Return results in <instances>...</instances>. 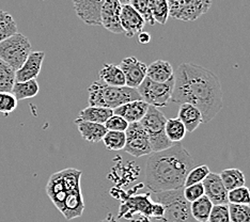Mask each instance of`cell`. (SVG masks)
<instances>
[{
	"label": "cell",
	"mask_w": 250,
	"mask_h": 222,
	"mask_svg": "<svg viewBox=\"0 0 250 222\" xmlns=\"http://www.w3.org/2000/svg\"><path fill=\"white\" fill-rule=\"evenodd\" d=\"M208 222H230L229 203L214 204Z\"/></svg>",
	"instance_id": "8d00e7d4"
},
{
	"label": "cell",
	"mask_w": 250,
	"mask_h": 222,
	"mask_svg": "<svg viewBox=\"0 0 250 222\" xmlns=\"http://www.w3.org/2000/svg\"><path fill=\"white\" fill-rule=\"evenodd\" d=\"M195 167V161L180 144L153 152L146 167V182L153 192L184 187L186 176Z\"/></svg>",
	"instance_id": "7a4b0ae2"
},
{
	"label": "cell",
	"mask_w": 250,
	"mask_h": 222,
	"mask_svg": "<svg viewBox=\"0 0 250 222\" xmlns=\"http://www.w3.org/2000/svg\"><path fill=\"white\" fill-rule=\"evenodd\" d=\"M104 0H73L77 16L84 24L101 26V8Z\"/></svg>",
	"instance_id": "5bb4252c"
},
{
	"label": "cell",
	"mask_w": 250,
	"mask_h": 222,
	"mask_svg": "<svg viewBox=\"0 0 250 222\" xmlns=\"http://www.w3.org/2000/svg\"><path fill=\"white\" fill-rule=\"evenodd\" d=\"M171 101L189 102L202 115V123H208L224 107V92L219 78L212 71L191 62H184L174 73Z\"/></svg>",
	"instance_id": "6da1fadb"
},
{
	"label": "cell",
	"mask_w": 250,
	"mask_h": 222,
	"mask_svg": "<svg viewBox=\"0 0 250 222\" xmlns=\"http://www.w3.org/2000/svg\"><path fill=\"white\" fill-rule=\"evenodd\" d=\"M129 4L144 17L146 24L150 26L155 25V20L153 19L151 10H150L149 0H130Z\"/></svg>",
	"instance_id": "836d02e7"
},
{
	"label": "cell",
	"mask_w": 250,
	"mask_h": 222,
	"mask_svg": "<svg viewBox=\"0 0 250 222\" xmlns=\"http://www.w3.org/2000/svg\"><path fill=\"white\" fill-rule=\"evenodd\" d=\"M138 34V42L141 44H147L151 41V36L149 32H145L144 30L137 33Z\"/></svg>",
	"instance_id": "b9f144b4"
},
{
	"label": "cell",
	"mask_w": 250,
	"mask_h": 222,
	"mask_svg": "<svg viewBox=\"0 0 250 222\" xmlns=\"http://www.w3.org/2000/svg\"><path fill=\"white\" fill-rule=\"evenodd\" d=\"M152 208L153 200L150 198V195L145 193V195L128 197L125 199L124 203L121 204L120 210H119V218L125 217L126 215H128L129 217H132L133 215L139 213V215L144 216L146 219L151 220Z\"/></svg>",
	"instance_id": "8fae6325"
},
{
	"label": "cell",
	"mask_w": 250,
	"mask_h": 222,
	"mask_svg": "<svg viewBox=\"0 0 250 222\" xmlns=\"http://www.w3.org/2000/svg\"><path fill=\"white\" fill-rule=\"evenodd\" d=\"M128 122L121 116L113 115L106 120L104 123L107 130H117V132H125L128 126Z\"/></svg>",
	"instance_id": "f35d334b"
},
{
	"label": "cell",
	"mask_w": 250,
	"mask_h": 222,
	"mask_svg": "<svg viewBox=\"0 0 250 222\" xmlns=\"http://www.w3.org/2000/svg\"><path fill=\"white\" fill-rule=\"evenodd\" d=\"M204 196L213 204H228V189L225 187L223 180L217 173L209 172L202 182Z\"/></svg>",
	"instance_id": "4fadbf2b"
},
{
	"label": "cell",
	"mask_w": 250,
	"mask_h": 222,
	"mask_svg": "<svg viewBox=\"0 0 250 222\" xmlns=\"http://www.w3.org/2000/svg\"><path fill=\"white\" fill-rule=\"evenodd\" d=\"M46 192L50 199V201L54 203L57 209L61 213L63 210L65 199L67 196V191L63 184V180H62L61 171L54 173L48 180V183L46 186Z\"/></svg>",
	"instance_id": "ac0fdd59"
},
{
	"label": "cell",
	"mask_w": 250,
	"mask_h": 222,
	"mask_svg": "<svg viewBox=\"0 0 250 222\" xmlns=\"http://www.w3.org/2000/svg\"><path fill=\"white\" fill-rule=\"evenodd\" d=\"M102 141L104 142L106 149L110 151H121L124 149L126 137H125V132L107 130V133L103 137Z\"/></svg>",
	"instance_id": "f546056e"
},
{
	"label": "cell",
	"mask_w": 250,
	"mask_h": 222,
	"mask_svg": "<svg viewBox=\"0 0 250 222\" xmlns=\"http://www.w3.org/2000/svg\"><path fill=\"white\" fill-rule=\"evenodd\" d=\"M229 203L250 204V189L245 185L228 191Z\"/></svg>",
	"instance_id": "e575fe53"
},
{
	"label": "cell",
	"mask_w": 250,
	"mask_h": 222,
	"mask_svg": "<svg viewBox=\"0 0 250 222\" xmlns=\"http://www.w3.org/2000/svg\"><path fill=\"white\" fill-rule=\"evenodd\" d=\"M230 221L250 222V204L229 203Z\"/></svg>",
	"instance_id": "d6a6232c"
},
{
	"label": "cell",
	"mask_w": 250,
	"mask_h": 222,
	"mask_svg": "<svg viewBox=\"0 0 250 222\" xmlns=\"http://www.w3.org/2000/svg\"><path fill=\"white\" fill-rule=\"evenodd\" d=\"M149 104L144 100H134L125 102V104L119 106L113 109V113L124 118L128 123L140 122L147 111Z\"/></svg>",
	"instance_id": "e0dca14e"
},
{
	"label": "cell",
	"mask_w": 250,
	"mask_h": 222,
	"mask_svg": "<svg viewBox=\"0 0 250 222\" xmlns=\"http://www.w3.org/2000/svg\"><path fill=\"white\" fill-rule=\"evenodd\" d=\"M213 203L207 196H203L190 203V212L192 217L199 222H208L209 214L213 207Z\"/></svg>",
	"instance_id": "484cf974"
},
{
	"label": "cell",
	"mask_w": 250,
	"mask_h": 222,
	"mask_svg": "<svg viewBox=\"0 0 250 222\" xmlns=\"http://www.w3.org/2000/svg\"><path fill=\"white\" fill-rule=\"evenodd\" d=\"M18 101L12 92H0V112L8 116L18 108Z\"/></svg>",
	"instance_id": "74e56055"
},
{
	"label": "cell",
	"mask_w": 250,
	"mask_h": 222,
	"mask_svg": "<svg viewBox=\"0 0 250 222\" xmlns=\"http://www.w3.org/2000/svg\"><path fill=\"white\" fill-rule=\"evenodd\" d=\"M150 10L155 22L165 25L169 17V8L167 0H149Z\"/></svg>",
	"instance_id": "4dcf8cb0"
},
{
	"label": "cell",
	"mask_w": 250,
	"mask_h": 222,
	"mask_svg": "<svg viewBox=\"0 0 250 222\" xmlns=\"http://www.w3.org/2000/svg\"><path fill=\"white\" fill-rule=\"evenodd\" d=\"M129 1H130V0H120V2H121L122 4H126V3H129Z\"/></svg>",
	"instance_id": "7bdbcfd3"
},
{
	"label": "cell",
	"mask_w": 250,
	"mask_h": 222,
	"mask_svg": "<svg viewBox=\"0 0 250 222\" xmlns=\"http://www.w3.org/2000/svg\"><path fill=\"white\" fill-rule=\"evenodd\" d=\"M173 75V67L166 60H156L146 67V77L154 81H167Z\"/></svg>",
	"instance_id": "7402d4cb"
},
{
	"label": "cell",
	"mask_w": 250,
	"mask_h": 222,
	"mask_svg": "<svg viewBox=\"0 0 250 222\" xmlns=\"http://www.w3.org/2000/svg\"><path fill=\"white\" fill-rule=\"evenodd\" d=\"M75 124L77 125L78 132L82 135L83 139L88 142H92V143H99L107 133L105 125L101 123H94L76 119Z\"/></svg>",
	"instance_id": "d6986e66"
},
{
	"label": "cell",
	"mask_w": 250,
	"mask_h": 222,
	"mask_svg": "<svg viewBox=\"0 0 250 222\" xmlns=\"http://www.w3.org/2000/svg\"><path fill=\"white\" fill-rule=\"evenodd\" d=\"M209 172H211V171H209V168L207 166V164H202V166H199V167H194L186 176L184 187L192 185V184H197V183H202L203 180L207 178V175Z\"/></svg>",
	"instance_id": "d590c367"
},
{
	"label": "cell",
	"mask_w": 250,
	"mask_h": 222,
	"mask_svg": "<svg viewBox=\"0 0 250 222\" xmlns=\"http://www.w3.org/2000/svg\"><path fill=\"white\" fill-rule=\"evenodd\" d=\"M169 16L183 21H194L208 12L212 0H167Z\"/></svg>",
	"instance_id": "ba28073f"
},
{
	"label": "cell",
	"mask_w": 250,
	"mask_h": 222,
	"mask_svg": "<svg viewBox=\"0 0 250 222\" xmlns=\"http://www.w3.org/2000/svg\"><path fill=\"white\" fill-rule=\"evenodd\" d=\"M45 58L44 51H31L19 70L15 71L16 81H26L37 79L41 72Z\"/></svg>",
	"instance_id": "9a60e30c"
},
{
	"label": "cell",
	"mask_w": 250,
	"mask_h": 222,
	"mask_svg": "<svg viewBox=\"0 0 250 222\" xmlns=\"http://www.w3.org/2000/svg\"><path fill=\"white\" fill-rule=\"evenodd\" d=\"M178 118L185 125L187 133H192L202 123L201 111L189 102H182L179 108Z\"/></svg>",
	"instance_id": "44dd1931"
},
{
	"label": "cell",
	"mask_w": 250,
	"mask_h": 222,
	"mask_svg": "<svg viewBox=\"0 0 250 222\" xmlns=\"http://www.w3.org/2000/svg\"><path fill=\"white\" fill-rule=\"evenodd\" d=\"M165 130H166L168 139L173 142V143H178V142L183 140L187 133L185 125L179 118H172L167 120Z\"/></svg>",
	"instance_id": "83f0119b"
},
{
	"label": "cell",
	"mask_w": 250,
	"mask_h": 222,
	"mask_svg": "<svg viewBox=\"0 0 250 222\" xmlns=\"http://www.w3.org/2000/svg\"><path fill=\"white\" fill-rule=\"evenodd\" d=\"M220 178L223 180L225 187L228 190L234 189L236 187H241L246 184V178L243 171L236 168L225 169L220 172Z\"/></svg>",
	"instance_id": "4316f807"
},
{
	"label": "cell",
	"mask_w": 250,
	"mask_h": 222,
	"mask_svg": "<svg viewBox=\"0 0 250 222\" xmlns=\"http://www.w3.org/2000/svg\"><path fill=\"white\" fill-rule=\"evenodd\" d=\"M165 215V208L161 203L153 201V208H152V219L163 220Z\"/></svg>",
	"instance_id": "60d3db41"
},
{
	"label": "cell",
	"mask_w": 250,
	"mask_h": 222,
	"mask_svg": "<svg viewBox=\"0 0 250 222\" xmlns=\"http://www.w3.org/2000/svg\"><path fill=\"white\" fill-rule=\"evenodd\" d=\"M88 93L89 105L110 108L112 110L125 102L141 99L137 89L127 85L124 87L109 85L102 81L91 83L88 88Z\"/></svg>",
	"instance_id": "3957f363"
},
{
	"label": "cell",
	"mask_w": 250,
	"mask_h": 222,
	"mask_svg": "<svg viewBox=\"0 0 250 222\" xmlns=\"http://www.w3.org/2000/svg\"><path fill=\"white\" fill-rule=\"evenodd\" d=\"M166 122L167 119L164 113L157 107L151 105L147 108L146 116L141 119L140 123L149 136L153 152L168 149L173 145V142L168 139L165 130Z\"/></svg>",
	"instance_id": "5b68a950"
},
{
	"label": "cell",
	"mask_w": 250,
	"mask_h": 222,
	"mask_svg": "<svg viewBox=\"0 0 250 222\" xmlns=\"http://www.w3.org/2000/svg\"><path fill=\"white\" fill-rule=\"evenodd\" d=\"M112 115L113 110L110 109V108L90 105L89 107L84 108V109L79 112L77 119L83 120V121L104 124L106 122V120Z\"/></svg>",
	"instance_id": "cb8c5ba5"
},
{
	"label": "cell",
	"mask_w": 250,
	"mask_h": 222,
	"mask_svg": "<svg viewBox=\"0 0 250 222\" xmlns=\"http://www.w3.org/2000/svg\"><path fill=\"white\" fill-rule=\"evenodd\" d=\"M31 51L29 39L19 32L0 42V59L14 71L19 70Z\"/></svg>",
	"instance_id": "8992f818"
},
{
	"label": "cell",
	"mask_w": 250,
	"mask_h": 222,
	"mask_svg": "<svg viewBox=\"0 0 250 222\" xmlns=\"http://www.w3.org/2000/svg\"><path fill=\"white\" fill-rule=\"evenodd\" d=\"M120 20L123 33L127 38H133L135 34L143 31L144 27L146 26L144 17L141 16L129 3L122 4Z\"/></svg>",
	"instance_id": "2e32d148"
},
{
	"label": "cell",
	"mask_w": 250,
	"mask_h": 222,
	"mask_svg": "<svg viewBox=\"0 0 250 222\" xmlns=\"http://www.w3.org/2000/svg\"><path fill=\"white\" fill-rule=\"evenodd\" d=\"M100 81L109 84L116 85V87H124L126 85V79H125L124 73L120 65L116 64H104L100 71Z\"/></svg>",
	"instance_id": "603a6c76"
},
{
	"label": "cell",
	"mask_w": 250,
	"mask_h": 222,
	"mask_svg": "<svg viewBox=\"0 0 250 222\" xmlns=\"http://www.w3.org/2000/svg\"><path fill=\"white\" fill-rule=\"evenodd\" d=\"M121 9L122 3L120 0H104L100 13L101 26L112 33H123L120 20Z\"/></svg>",
	"instance_id": "30bf717a"
},
{
	"label": "cell",
	"mask_w": 250,
	"mask_h": 222,
	"mask_svg": "<svg viewBox=\"0 0 250 222\" xmlns=\"http://www.w3.org/2000/svg\"><path fill=\"white\" fill-rule=\"evenodd\" d=\"M84 210V201L82 189L67 192L64 207L61 214L66 220H72L81 217Z\"/></svg>",
	"instance_id": "ffe728a7"
},
{
	"label": "cell",
	"mask_w": 250,
	"mask_h": 222,
	"mask_svg": "<svg viewBox=\"0 0 250 222\" xmlns=\"http://www.w3.org/2000/svg\"><path fill=\"white\" fill-rule=\"evenodd\" d=\"M40 92V85L37 81V79H30L26 81H15L12 93L15 95L18 101L32 99Z\"/></svg>",
	"instance_id": "d4e9b609"
},
{
	"label": "cell",
	"mask_w": 250,
	"mask_h": 222,
	"mask_svg": "<svg viewBox=\"0 0 250 222\" xmlns=\"http://www.w3.org/2000/svg\"><path fill=\"white\" fill-rule=\"evenodd\" d=\"M18 32V25L13 16L0 10V42Z\"/></svg>",
	"instance_id": "1f68e13d"
},
{
	"label": "cell",
	"mask_w": 250,
	"mask_h": 222,
	"mask_svg": "<svg viewBox=\"0 0 250 222\" xmlns=\"http://www.w3.org/2000/svg\"><path fill=\"white\" fill-rule=\"evenodd\" d=\"M120 67L124 73L125 79H126V85L130 88L137 89L140 83L144 81L146 77V65L135 57H127L124 58Z\"/></svg>",
	"instance_id": "7c38bea8"
},
{
	"label": "cell",
	"mask_w": 250,
	"mask_h": 222,
	"mask_svg": "<svg viewBox=\"0 0 250 222\" xmlns=\"http://www.w3.org/2000/svg\"><path fill=\"white\" fill-rule=\"evenodd\" d=\"M183 193L186 200L188 202H192L197 200V199L201 198L204 196V187L202 183H197L192 184L189 186L183 187Z\"/></svg>",
	"instance_id": "ab89813d"
},
{
	"label": "cell",
	"mask_w": 250,
	"mask_h": 222,
	"mask_svg": "<svg viewBox=\"0 0 250 222\" xmlns=\"http://www.w3.org/2000/svg\"><path fill=\"white\" fill-rule=\"evenodd\" d=\"M15 81V71L0 59V92H12Z\"/></svg>",
	"instance_id": "f1b7e54d"
},
{
	"label": "cell",
	"mask_w": 250,
	"mask_h": 222,
	"mask_svg": "<svg viewBox=\"0 0 250 222\" xmlns=\"http://www.w3.org/2000/svg\"><path fill=\"white\" fill-rule=\"evenodd\" d=\"M124 151L134 157H143L152 154V146L149 136L140 122L129 123L125 130Z\"/></svg>",
	"instance_id": "9c48e42d"
},
{
	"label": "cell",
	"mask_w": 250,
	"mask_h": 222,
	"mask_svg": "<svg viewBox=\"0 0 250 222\" xmlns=\"http://www.w3.org/2000/svg\"><path fill=\"white\" fill-rule=\"evenodd\" d=\"M153 201L161 203L165 208L163 221H192L195 220L190 212V202L186 200L183 187L178 189L153 192Z\"/></svg>",
	"instance_id": "277c9868"
},
{
	"label": "cell",
	"mask_w": 250,
	"mask_h": 222,
	"mask_svg": "<svg viewBox=\"0 0 250 222\" xmlns=\"http://www.w3.org/2000/svg\"><path fill=\"white\" fill-rule=\"evenodd\" d=\"M174 75L167 81L158 82L146 77L137 88L141 100L157 108L166 107L171 101Z\"/></svg>",
	"instance_id": "52a82bcc"
}]
</instances>
